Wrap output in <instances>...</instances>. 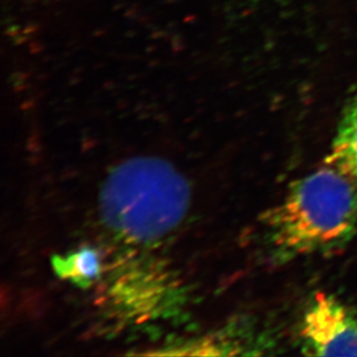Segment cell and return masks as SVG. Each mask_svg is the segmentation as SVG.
<instances>
[{
  "label": "cell",
  "mask_w": 357,
  "mask_h": 357,
  "mask_svg": "<svg viewBox=\"0 0 357 357\" xmlns=\"http://www.w3.org/2000/svg\"><path fill=\"white\" fill-rule=\"evenodd\" d=\"M266 222L283 261L340 249L357 231V183L327 165L294 183Z\"/></svg>",
  "instance_id": "6da1fadb"
},
{
  "label": "cell",
  "mask_w": 357,
  "mask_h": 357,
  "mask_svg": "<svg viewBox=\"0 0 357 357\" xmlns=\"http://www.w3.org/2000/svg\"><path fill=\"white\" fill-rule=\"evenodd\" d=\"M128 165L105 191V213L116 226L138 236L165 233L184 212L177 176L159 165Z\"/></svg>",
  "instance_id": "7a4b0ae2"
},
{
  "label": "cell",
  "mask_w": 357,
  "mask_h": 357,
  "mask_svg": "<svg viewBox=\"0 0 357 357\" xmlns=\"http://www.w3.org/2000/svg\"><path fill=\"white\" fill-rule=\"evenodd\" d=\"M304 353L317 356H357V314L332 295L319 293L304 314Z\"/></svg>",
  "instance_id": "3957f363"
},
{
  "label": "cell",
  "mask_w": 357,
  "mask_h": 357,
  "mask_svg": "<svg viewBox=\"0 0 357 357\" xmlns=\"http://www.w3.org/2000/svg\"><path fill=\"white\" fill-rule=\"evenodd\" d=\"M326 162L357 183V91L344 107Z\"/></svg>",
  "instance_id": "277c9868"
},
{
  "label": "cell",
  "mask_w": 357,
  "mask_h": 357,
  "mask_svg": "<svg viewBox=\"0 0 357 357\" xmlns=\"http://www.w3.org/2000/svg\"><path fill=\"white\" fill-rule=\"evenodd\" d=\"M68 267V273L73 277L94 278L98 273V256L93 251L84 250L72 258Z\"/></svg>",
  "instance_id": "5b68a950"
}]
</instances>
